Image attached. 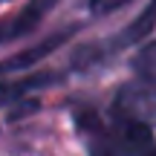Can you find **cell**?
<instances>
[{"instance_id": "cell-4", "label": "cell", "mask_w": 156, "mask_h": 156, "mask_svg": "<svg viewBox=\"0 0 156 156\" xmlns=\"http://www.w3.org/2000/svg\"><path fill=\"white\" fill-rule=\"evenodd\" d=\"M73 32H75V26L64 29V32H55L52 38H46V41H41V44H35L32 49H26V52H20V55L9 58V61H3V64H0V73H6V69H23V67H29V64L41 61V58H46L52 49H55V46H61L67 38H73Z\"/></svg>"}, {"instance_id": "cell-5", "label": "cell", "mask_w": 156, "mask_h": 156, "mask_svg": "<svg viewBox=\"0 0 156 156\" xmlns=\"http://www.w3.org/2000/svg\"><path fill=\"white\" fill-rule=\"evenodd\" d=\"M153 23H156V0H151V6H147V9L130 23V29L119 38V44H136V41H142L153 29Z\"/></svg>"}, {"instance_id": "cell-2", "label": "cell", "mask_w": 156, "mask_h": 156, "mask_svg": "<svg viewBox=\"0 0 156 156\" xmlns=\"http://www.w3.org/2000/svg\"><path fill=\"white\" fill-rule=\"evenodd\" d=\"M151 147V127L116 119L110 130L95 142L93 156H139Z\"/></svg>"}, {"instance_id": "cell-1", "label": "cell", "mask_w": 156, "mask_h": 156, "mask_svg": "<svg viewBox=\"0 0 156 156\" xmlns=\"http://www.w3.org/2000/svg\"><path fill=\"white\" fill-rule=\"evenodd\" d=\"M113 110L124 122L151 127L156 124V84L153 81H130L119 90Z\"/></svg>"}, {"instance_id": "cell-3", "label": "cell", "mask_w": 156, "mask_h": 156, "mask_svg": "<svg viewBox=\"0 0 156 156\" xmlns=\"http://www.w3.org/2000/svg\"><path fill=\"white\" fill-rule=\"evenodd\" d=\"M55 6H58V0H29L12 20H0V44L15 41V38H20V35L32 32Z\"/></svg>"}, {"instance_id": "cell-7", "label": "cell", "mask_w": 156, "mask_h": 156, "mask_svg": "<svg viewBox=\"0 0 156 156\" xmlns=\"http://www.w3.org/2000/svg\"><path fill=\"white\" fill-rule=\"evenodd\" d=\"M145 156H156V151H151V153H145Z\"/></svg>"}, {"instance_id": "cell-6", "label": "cell", "mask_w": 156, "mask_h": 156, "mask_svg": "<svg viewBox=\"0 0 156 156\" xmlns=\"http://www.w3.org/2000/svg\"><path fill=\"white\" fill-rule=\"evenodd\" d=\"M130 0H90V12L93 15H110V12L122 9V6H127Z\"/></svg>"}]
</instances>
